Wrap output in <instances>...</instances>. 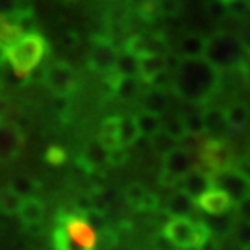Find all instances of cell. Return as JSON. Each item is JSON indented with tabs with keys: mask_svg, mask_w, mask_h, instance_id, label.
I'll return each mask as SVG.
<instances>
[{
	"mask_svg": "<svg viewBox=\"0 0 250 250\" xmlns=\"http://www.w3.org/2000/svg\"><path fill=\"white\" fill-rule=\"evenodd\" d=\"M228 128L233 130H247L250 125V106L243 102H233L228 107H224Z\"/></svg>",
	"mask_w": 250,
	"mask_h": 250,
	"instance_id": "24",
	"label": "cell"
},
{
	"mask_svg": "<svg viewBox=\"0 0 250 250\" xmlns=\"http://www.w3.org/2000/svg\"><path fill=\"white\" fill-rule=\"evenodd\" d=\"M113 72L117 76H137L139 78V58L125 48L123 52L117 54Z\"/></svg>",
	"mask_w": 250,
	"mask_h": 250,
	"instance_id": "26",
	"label": "cell"
},
{
	"mask_svg": "<svg viewBox=\"0 0 250 250\" xmlns=\"http://www.w3.org/2000/svg\"><path fill=\"white\" fill-rule=\"evenodd\" d=\"M169 69V56L167 54H148L139 58V78L145 83H152L156 76Z\"/></svg>",
	"mask_w": 250,
	"mask_h": 250,
	"instance_id": "19",
	"label": "cell"
},
{
	"mask_svg": "<svg viewBox=\"0 0 250 250\" xmlns=\"http://www.w3.org/2000/svg\"><path fill=\"white\" fill-rule=\"evenodd\" d=\"M125 200L130 208H134L135 211H154L160 208V197L158 193H154L150 189L139 184V182H132L125 188Z\"/></svg>",
	"mask_w": 250,
	"mask_h": 250,
	"instance_id": "13",
	"label": "cell"
},
{
	"mask_svg": "<svg viewBox=\"0 0 250 250\" xmlns=\"http://www.w3.org/2000/svg\"><path fill=\"white\" fill-rule=\"evenodd\" d=\"M126 50L135 54L137 58L148 56V54H169L170 45L165 39V36L150 32V34H137L132 36L125 45Z\"/></svg>",
	"mask_w": 250,
	"mask_h": 250,
	"instance_id": "11",
	"label": "cell"
},
{
	"mask_svg": "<svg viewBox=\"0 0 250 250\" xmlns=\"http://www.w3.org/2000/svg\"><path fill=\"white\" fill-rule=\"evenodd\" d=\"M141 109H146L156 115H165L170 111V95L169 89L163 87H154L141 95Z\"/></svg>",
	"mask_w": 250,
	"mask_h": 250,
	"instance_id": "21",
	"label": "cell"
},
{
	"mask_svg": "<svg viewBox=\"0 0 250 250\" xmlns=\"http://www.w3.org/2000/svg\"><path fill=\"white\" fill-rule=\"evenodd\" d=\"M139 139V132H137V126H135L134 117L121 115L119 121V146H132Z\"/></svg>",
	"mask_w": 250,
	"mask_h": 250,
	"instance_id": "28",
	"label": "cell"
},
{
	"mask_svg": "<svg viewBox=\"0 0 250 250\" xmlns=\"http://www.w3.org/2000/svg\"><path fill=\"white\" fill-rule=\"evenodd\" d=\"M195 204L200 211H204L206 215H221L226 211L233 209V200L230 195H226L223 189L219 188H209L202 197H198L195 200Z\"/></svg>",
	"mask_w": 250,
	"mask_h": 250,
	"instance_id": "15",
	"label": "cell"
},
{
	"mask_svg": "<svg viewBox=\"0 0 250 250\" xmlns=\"http://www.w3.org/2000/svg\"><path fill=\"white\" fill-rule=\"evenodd\" d=\"M97 230L89 219L78 211H62L52 230L54 250H95Z\"/></svg>",
	"mask_w": 250,
	"mask_h": 250,
	"instance_id": "2",
	"label": "cell"
},
{
	"mask_svg": "<svg viewBox=\"0 0 250 250\" xmlns=\"http://www.w3.org/2000/svg\"><path fill=\"white\" fill-rule=\"evenodd\" d=\"M221 2H224V4H230V2H235V0H221Z\"/></svg>",
	"mask_w": 250,
	"mask_h": 250,
	"instance_id": "44",
	"label": "cell"
},
{
	"mask_svg": "<svg viewBox=\"0 0 250 250\" xmlns=\"http://www.w3.org/2000/svg\"><path fill=\"white\" fill-rule=\"evenodd\" d=\"M202 56L219 71H232L241 69L249 56V48L241 37L232 32H215L206 37Z\"/></svg>",
	"mask_w": 250,
	"mask_h": 250,
	"instance_id": "4",
	"label": "cell"
},
{
	"mask_svg": "<svg viewBox=\"0 0 250 250\" xmlns=\"http://www.w3.org/2000/svg\"><path fill=\"white\" fill-rule=\"evenodd\" d=\"M156 6H158L160 15L174 17V15H178L180 9H182V0H156Z\"/></svg>",
	"mask_w": 250,
	"mask_h": 250,
	"instance_id": "37",
	"label": "cell"
},
{
	"mask_svg": "<svg viewBox=\"0 0 250 250\" xmlns=\"http://www.w3.org/2000/svg\"><path fill=\"white\" fill-rule=\"evenodd\" d=\"M17 215L26 228H34L37 224H41L43 217H45V202L41 198H37V195L26 197L19 208Z\"/></svg>",
	"mask_w": 250,
	"mask_h": 250,
	"instance_id": "20",
	"label": "cell"
},
{
	"mask_svg": "<svg viewBox=\"0 0 250 250\" xmlns=\"http://www.w3.org/2000/svg\"><path fill=\"white\" fill-rule=\"evenodd\" d=\"M247 130H249V145H250V125H249V128H247Z\"/></svg>",
	"mask_w": 250,
	"mask_h": 250,
	"instance_id": "45",
	"label": "cell"
},
{
	"mask_svg": "<svg viewBox=\"0 0 250 250\" xmlns=\"http://www.w3.org/2000/svg\"><path fill=\"white\" fill-rule=\"evenodd\" d=\"M204 45L206 37L202 34H186L178 43V58H200L204 54Z\"/></svg>",
	"mask_w": 250,
	"mask_h": 250,
	"instance_id": "23",
	"label": "cell"
},
{
	"mask_svg": "<svg viewBox=\"0 0 250 250\" xmlns=\"http://www.w3.org/2000/svg\"><path fill=\"white\" fill-rule=\"evenodd\" d=\"M150 141H152V148H154V150L158 152L160 156H163L165 152H169L170 148H174V146L178 145L176 141H174V139H172V137H170V135L165 134L163 130H160L158 134L152 135Z\"/></svg>",
	"mask_w": 250,
	"mask_h": 250,
	"instance_id": "36",
	"label": "cell"
},
{
	"mask_svg": "<svg viewBox=\"0 0 250 250\" xmlns=\"http://www.w3.org/2000/svg\"><path fill=\"white\" fill-rule=\"evenodd\" d=\"M233 169H237L247 180H250V156H245L239 161H233Z\"/></svg>",
	"mask_w": 250,
	"mask_h": 250,
	"instance_id": "41",
	"label": "cell"
},
{
	"mask_svg": "<svg viewBox=\"0 0 250 250\" xmlns=\"http://www.w3.org/2000/svg\"><path fill=\"white\" fill-rule=\"evenodd\" d=\"M24 132L15 123L0 121V161L15 160L24 148Z\"/></svg>",
	"mask_w": 250,
	"mask_h": 250,
	"instance_id": "12",
	"label": "cell"
},
{
	"mask_svg": "<svg viewBox=\"0 0 250 250\" xmlns=\"http://www.w3.org/2000/svg\"><path fill=\"white\" fill-rule=\"evenodd\" d=\"M119 121H121V115H111L104 119L100 125L99 141L106 148L119 146Z\"/></svg>",
	"mask_w": 250,
	"mask_h": 250,
	"instance_id": "27",
	"label": "cell"
},
{
	"mask_svg": "<svg viewBox=\"0 0 250 250\" xmlns=\"http://www.w3.org/2000/svg\"><path fill=\"white\" fill-rule=\"evenodd\" d=\"M163 237L178 250L198 249L211 241V230L202 219L170 217L163 226Z\"/></svg>",
	"mask_w": 250,
	"mask_h": 250,
	"instance_id": "5",
	"label": "cell"
},
{
	"mask_svg": "<svg viewBox=\"0 0 250 250\" xmlns=\"http://www.w3.org/2000/svg\"><path fill=\"white\" fill-rule=\"evenodd\" d=\"M221 87V71L200 58H178L170 72V89L178 99L189 104L204 106Z\"/></svg>",
	"mask_w": 250,
	"mask_h": 250,
	"instance_id": "1",
	"label": "cell"
},
{
	"mask_svg": "<svg viewBox=\"0 0 250 250\" xmlns=\"http://www.w3.org/2000/svg\"><path fill=\"white\" fill-rule=\"evenodd\" d=\"M26 11H32V8L28 6V0H0V13H4L11 22L13 19H17Z\"/></svg>",
	"mask_w": 250,
	"mask_h": 250,
	"instance_id": "33",
	"label": "cell"
},
{
	"mask_svg": "<svg viewBox=\"0 0 250 250\" xmlns=\"http://www.w3.org/2000/svg\"><path fill=\"white\" fill-rule=\"evenodd\" d=\"M202 119H204V134L209 137H224L228 132V123H226V113L224 107L208 106L202 107Z\"/></svg>",
	"mask_w": 250,
	"mask_h": 250,
	"instance_id": "18",
	"label": "cell"
},
{
	"mask_svg": "<svg viewBox=\"0 0 250 250\" xmlns=\"http://www.w3.org/2000/svg\"><path fill=\"white\" fill-rule=\"evenodd\" d=\"M21 34H22L21 28H19L15 22H11L4 13H0V43H4V45L8 46L9 43H13Z\"/></svg>",
	"mask_w": 250,
	"mask_h": 250,
	"instance_id": "34",
	"label": "cell"
},
{
	"mask_svg": "<svg viewBox=\"0 0 250 250\" xmlns=\"http://www.w3.org/2000/svg\"><path fill=\"white\" fill-rule=\"evenodd\" d=\"M76 163H78V167L83 169L85 172L95 174V172L102 170L107 165V148L100 143L99 139H97V141H91V143L85 145L83 150L78 154Z\"/></svg>",
	"mask_w": 250,
	"mask_h": 250,
	"instance_id": "16",
	"label": "cell"
},
{
	"mask_svg": "<svg viewBox=\"0 0 250 250\" xmlns=\"http://www.w3.org/2000/svg\"><path fill=\"white\" fill-rule=\"evenodd\" d=\"M198 156L206 170L228 169L233 165V150L232 146L224 141L223 137H209L198 146Z\"/></svg>",
	"mask_w": 250,
	"mask_h": 250,
	"instance_id": "8",
	"label": "cell"
},
{
	"mask_svg": "<svg viewBox=\"0 0 250 250\" xmlns=\"http://www.w3.org/2000/svg\"><path fill=\"white\" fill-rule=\"evenodd\" d=\"M117 46L113 45V39L109 37H95L93 43H91V50H89V58H87V63H89L91 71L100 72V74H109L113 72V67H115L117 62Z\"/></svg>",
	"mask_w": 250,
	"mask_h": 250,
	"instance_id": "9",
	"label": "cell"
},
{
	"mask_svg": "<svg viewBox=\"0 0 250 250\" xmlns=\"http://www.w3.org/2000/svg\"><path fill=\"white\" fill-rule=\"evenodd\" d=\"M180 115H182V121H184V125H186L188 134H191V135H202L204 134L202 106L195 104V109H191V111H184V113H180Z\"/></svg>",
	"mask_w": 250,
	"mask_h": 250,
	"instance_id": "31",
	"label": "cell"
},
{
	"mask_svg": "<svg viewBox=\"0 0 250 250\" xmlns=\"http://www.w3.org/2000/svg\"><path fill=\"white\" fill-rule=\"evenodd\" d=\"M24 198L19 195L17 191L9 188L0 189V213L2 215H13L19 211V208L22 204Z\"/></svg>",
	"mask_w": 250,
	"mask_h": 250,
	"instance_id": "30",
	"label": "cell"
},
{
	"mask_svg": "<svg viewBox=\"0 0 250 250\" xmlns=\"http://www.w3.org/2000/svg\"><path fill=\"white\" fill-rule=\"evenodd\" d=\"M241 71H243V76H245V82L250 85V52H249V56H247L245 63L241 65Z\"/></svg>",
	"mask_w": 250,
	"mask_h": 250,
	"instance_id": "42",
	"label": "cell"
},
{
	"mask_svg": "<svg viewBox=\"0 0 250 250\" xmlns=\"http://www.w3.org/2000/svg\"><path fill=\"white\" fill-rule=\"evenodd\" d=\"M48 43L39 32H26L6 46V62H9L19 78H28L45 60Z\"/></svg>",
	"mask_w": 250,
	"mask_h": 250,
	"instance_id": "3",
	"label": "cell"
},
{
	"mask_svg": "<svg viewBox=\"0 0 250 250\" xmlns=\"http://www.w3.org/2000/svg\"><path fill=\"white\" fill-rule=\"evenodd\" d=\"M2 78H4V63H0V85H2Z\"/></svg>",
	"mask_w": 250,
	"mask_h": 250,
	"instance_id": "43",
	"label": "cell"
},
{
	"mask_svg": "<svg viewBox=\"0 0 250 250\" xmlns=\"http://www.w3.org/2000/svg\"><path fill=\"white\" fill-rule=\"evenodd\" d=\"M128 161V148L125 146H113V148H107V165H113V167H121Z\"/></svg>",
	"mask_w": 250,
	"mask_h": 250,
	"instance_id": "38",
	"label": "cell"
},
{
	"mask_svg": "<svg viewBox=\"0 0 250 250\" xmlns=\"http://www.w3.org/2000/svg\"><path fill=\"white\" fill-rule=\"evenodd\" d=\"M211 184H213V188L223 189L226 195H230L233 204L250 193V180L245 178L241 172L233 167L211 172Z\"/></svg>",
	"mask_w": 250,
	"mask_h": 250,
	"instance_id": "10",
	"label": "cell"
},
{
	"mask_svg": "<svg viewBox=\"0 0 250 250\" xmlns=\"http://www.w3.org/2000/svg\"><path fill=\"white\" fill-rule=\"evenodd\" d=\"M9 188L13 189V191H17L22 198H26L37 195L39 189H41V184L37 180L32 178V176H17V178H13V182L9 184Z\"/></svg>",
	"mask_w": 250,
	"mask_h": 250,
	"instance_id": "32",
	"label": "cell"
},
{
	"mask_svg": "<svg viewBox=\"0 0 250 250\" xmlns=\"http://www.w3.org/2000/svg\"><path fill=\"white\" fill-rule=\"evenodd\" d=\"M161 209L169 219L170 217H193V213L197 211V204L193 198H189L186 193L176 189V193L165 198V202L161 204Z\"/></svg>",
	"mask_w": 250,
	"mask_h": 250,
	"instance_id": "17",
	"label": "cell"
},
{
	"mask_svg": "<svg viewBox=\"0 0 250 250\" xmlns=\"http://www.w3.org/2000/svg\"><path fill=\"white\" fill-rule=\"evenodd\" d=\"M232 235H233V241L237 243L243 250L249 249L250 247V221H241V219H237L235 224H233Z\"/></svg>",
	"mask_w": 250,
	"mask_h": 250,
	"instance_id": "35",
	"label": "cell"
},
{
	"mask_svg": "<svg viewBox=\"0 0 250 250\" xmlns=\"http://www.w3.org/2000/svg\"><path fill=\"white\" fill-rule=\"evenodd\" d=\"M209 188H213V184H211V172L206 169H200L197 165L189 170L188 174L178 182V186H176V189H180L182 193H186L193 200L202 197Z\"/></svg>",
	"mask_w": 250,
	"mask_h": 250,
	"instance_id": "14",
	"label": "cell"
},
{
	"mask_svg": "<svg viewBox=\"0 0 250 250\" xmlns=\"http://www.w3.org/2000/svg\"><path fill=\"white\" fill-rule=\"evenodd\" d=\"M161 130L167 135H170L176 143H180L188 135V130H186V125H184L180 113H172V115L161 119Z\"/></svg>",
	"mask_w": 250,
	"mask_h": 250,
	"instance_id": "29",
	"label": "cell"
},
{
	"mask_svg": "<svg viewBox=\"0 0 250 250\" xmlns=\"http://www.w3.org/2000/svg\"><path fill=\"white\" fill-rule=\"evenodd\" d=\"M135 126H137V132L139 137H148L150 139L154 134H158L161 130V117L156 113H150L146 109H139L134 115Z\"/></svg>",
	"mask_w": 250,
	"mask_h": 250,
	"instance_id": "25",
	"label": "cell"
},
{
	"mask_svg": "<svg viewBox=\"0 0 250 250\" xmlns=\"http://www.w3.org/2000/svg\"><path fill=\"white\" fill-rule=\"evenodd\" d=\"M235 217L241 221H250V193L243 197L239 202H235Z\"/></svg>",
	"mask_w": 250,
	"mask_h": 250,
	"instance_id": "40",
	"label": "cell"
},
{
	"mask_svg": "<svg viewBox=\"0 0 250 250\" xmlns=\"http://www.w3.org/2000/svg\"><path fill=\"white\" fill-rule=\"evenodd\" d=\"M46 161L50 163V165H63L65 161H67V152H65V148H62V146H58V145H54V146H50L48 150H46Z\"/></svg>",
	"mask_w": 250,
	"mask_h": 250,
	"instance_id": "39",
	"label": "cell"
},
{
	"mask_svg": "<svg viewBox=\"0 0 250 250\" xmlns=\"http://www.w3.org/2000/svg\"><path fill=\"white\" fill-rule=\"evenodd\" d=\"M45 250H54V249H52V247H50V249H45Z\"/></svg>",
	"mask_w": 250,
	"mask_h": 250,
	"instance_id": "46",
	"label": "cell"
},
{
	"mask_svg": "<svg viewBox=\"0 0 250 250\" xmlns=\"http://www.w3.org/2000/svg\"><path fill=\"white\" fill-rule=\"evenodd\" d=\"M235 221H237V217H233L232 211H226V213H221V215H211V219L206 221V224L211 230V239L223 241L228 235H232Z\"/></svg>",
	"mask_w": 250,
	"mask_h": 250,
	"instance_id": "22",
	"label": "cell"
},
{
	"mask_svg": "<svg viewBox=\"0 0 250 250\" xmlns=\"http://www.w3.org/2000/svg\"><path fill=\"white\" fill-rule=\"evenodd\" d=\"M45 85L46 89L58 99H69L78 89V74L67 62H54L45 71Z\"/></svg>",
	"mask_w": 250,
	"mask_h": 250,
	"instance_id": "7",
	"label": "cell"
},
{
	"mask_svg": "<svg viewBox=\"0 0 250 250\" xmlns=\"http://www.w3.org/2000/svg\"><path fill=\"white\" fill-rule=\"evenodd\" d=\"M197 163L193 161L191 152L186 146L176 145L174 148L163 154V167H161V176L160 184L163 188H176L178 182L189 170L193 169Z\"/></svg>",
	"mask_w": 250,
	"mask_h": 250,
	"instance_id": "6",
	"label": "cell"
}]
</instances>
